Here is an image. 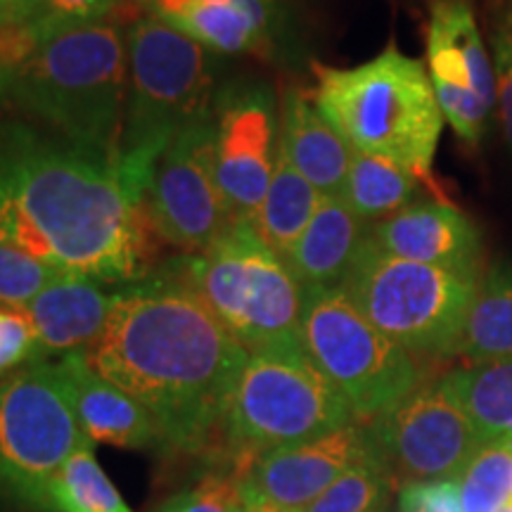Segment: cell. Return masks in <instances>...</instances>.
I'll list each match as a JSON object with an SVG mask.
<instances>
[{
  "label": "cell",
  "instance_id": "cell-37",
  "mask_svg": "<svg viewBox=\"0 0 512 512\" xmlns=\"http://www.w3.org/2000/svg\"><path fill=\"white\" fill-rule=\"evenodd\" d=\"M498 512H512V498H510V503H505V505H503V508H501V510H498Z\"/></svg>",
  "mask_w": 512,
  "mask_h": 512
},
{
  "label": "cell",
  "instance_id": "cell-29",
  "mask_svg": "<svg viewBox=\"0 0 512 512\" xmlns=\"http://www.w3.org/2000/svg\"><path fill=\"white\" fill-rule=\"evenodd\" d=\"M117 5L119 0H12L0 24L27 27L41 43L60 31L98 24Z\"/></svg>",
  "mask_w": 512,
  "mask_h": 512
},
{
  "label": "cell",
  "instance_id": "cell-38",
  "mask_svg": "<svg viewBox=\"0 0 512 512\" xmlns=\"http://www.w3.org/2000/svg\"><path fill=\"white\" fill-rule=\"evenodd\" d=\"M389 510V505H382V508H377V510H373V512H387Z\"/></svg>",
  "mask_w": 512,
  "mask_h": 512
},
{
  "label": "cell",
  "instance_id": "cell-14",
  "mask_svg": "<svg viewBox=\"0 0 512 512\" xmlns=\"http://www.w3.org/2000/svg\"><path fill=\"white\" fill-rule=\"evenodd\" d=\"M427 72L446 124L465 143H482L498 114V95L494 62L467 0H434Z\"/></svg>",
  "mask_w": 512,
  "mask_h": 512
},
{
  "label": "cell",
  "instance_id": "cell-25",
  "mask_svg": "<svg viewBox=\"0 0 512 512\" xmlns=\"http://www.w3.org/2000/svg\"><path fill=\"white\" fill-rule=\"evenodd\" d=\"M420 178L387 157L354 150L342 197L363 221H384L411 207Z\"/></svg>",
  "mask_w": 512,
  "mask_h": 512
},
{
  "label": "cell",
  "instance_id": "cell-3",
  "mask_svg": "<svg viewBox=\"0 0 512 512\" xmlns=\"http://www.w3.org/2000/svg\"><path fill=\"white\" fill-rule=\"evenodd\" d=\"M313 74L318 110L354 150L392 159L432 185L444 114L425 62L389 43L358 67L316 64Z\"/></svg>",
  "mask_w": 512,
  "mask_h": 512
},
{
  "label": "cell",
  "instance_id": "cell-1",
  "mask_svg": "<svg viewBox=\"0 0 512 512\" xmlns=\"http://www.w3.org/2000/svg\"><path fill=\"white\" fill-rule=\"evenodd\" d=\"M83 356L143 403L164 446L226 456L223 422L249 351L181 280L159 275L114 292L105 330Z\"/></svg>",
  "mask_w": 512,
  "mask_h": 512
},
{
  "label": "cell",
  "instance_id": "cell-5",
  "mask_svg": "<svg viewBox=\"0 0 512 512\" xmlns=\"http://www.w3.org/2000/svg\"><path fill=\"white\" fill-rule=\"evenodd\" d=\"M126 50L128 91L117 166L143 207L157 159L183 128L209 114L214 69L207 48L157 17L131 24Z\"/></svg>",
  "mask_w": 512,
  "mask_h": 512
},
{
  "label": "cell",
  "instance_id": "cell-31",
  "mask_svg": "<svg viewBox=\"0 0 512 512\" xmlns=\"http://www.w3.org/2000/svg\"><path fill=\"white\" fill-rule=\"evenodd\" d=\"M62 273L69 271L36 259L8 242H0V304L3 306L22 309Z\"/></svg>",
  "mask_w": 512,
  "mask_h": 512
},
{
  "label": "cell",
  "instance_id": "cell-12",
  "mask_svg": "<svg viewBox=\"0 0 512 512\" xmlns=\"http://www.w3.org/2000/svg\"><path fill=\"white\" fill-rule=\"evenodd\" d=\"M370 427L394 486L458 479L484 446L444 377L422 382Z\"/></svg>",
  "mask_w": 512,
  "mask_h": 512
},
{
  "label": "cell",
  "instance_id": "cell-7",
  "mask_svg": "<svg viewBox=\"0 0 512 512\" xmlns=\"http://www.w3.org/2000/svg\"><path fill=\"white\" fill-rule=\"evenodd\" d=\"M354 420L347 399L304 347L256 351L228 401L226 458L254 467L273 448L323 437Z\"/></svg>",
  "mask_w": 512,
  "mask_h": 512
},
{
  "label": "cell",
  "instance_id": "cell-33",
  "mask_svg": "<svg viewBox=\"0 0 512 512\" xmlns=\"http://www.w3.org/2000/svg\"><path fill=\"white\" fill-rule=\"evenodd\" d=\"M43 349L36 330L22 309H0V375L41 361Z\"/></svg>",
  "mask_w": 512,
  "mask_h": 512
},
{
  "label": "cell",
  "instance_id": "cell-10",
  "mask_svg": "<svg viewBox=\"0 0 512 512\" xmlns=\"http://www.w3.org/2000/svg\"><path fill=\"white\" fill-rule=\"evenodd\" d=\"M83 444L55 363L34 361L0 375V494L46 512L48 486Z\"/></svg>",
  "mask_w": 512,
  "mask_h": 512
},
{
  "label": "cell",
  "instance_id": "cell-26",
  "mask_svg": "<svg viewBox=\"0 0 512 512\" xmlns=\"http://www.w3.org/2000/svg\"><path fill=\"white\" fill-rule=\"evenodd\" d=\"M46 512H133L95 460L93 444L67 458L48 486Z\"/></svg>",
  "mask_w": 512,
  "mask_h": 512
},
{
  "label": "cell",
  "instance_id": "cell-9",
  "mask_svg": "<svg viewBox=\"0 0 512 512\" xmlns=\"http://www.w3.org/2000/svg\"><path fill=\"white\" fill-rule=\"evenodd\" d=\"M302 347L361 422L392 411L425 382L415 354L377 330L342 285L306 290Z\"/></svg>",
  "mask_w": 512,
  "mask_h": 512
},
{
  "label": "cell",
  "instance_id": "cell-36",
  "mask_svg": "<svg viewBox=\"0 0 512 512\" xmlns=\"http://www.w3.org/2000/svg\"><path fill=\"white\" fill-rule=\"evenodd\" d=\"M10 3L12 0H0V19H3V15H5V10L10 8Z\"/></svg>",
  "mask_w": 512,
  "mask_h": 512
},
{
  "label": "cell",
  "instance_id": "cell-22",
  "mask_svg": "<svg viewBox=\"0 0 512 512\" xmlns=\"http://www.w3.org/2000/svg\"><path fill=\"white\" fill-rule=\"evenodd\" d=\"M453 356L467 366L512 358V261L482 273Z\"/></svg>",
  "mask_w": 512,
  "mask_h": 512
},
{
  "label": "cell",
  "instance_id": "cell-27",
  "mask_svg": "<svg viewBox=\"0 0 512 512\" xmlns=\"http://www.w3.org/2000/svg\"><path fill=\"white\" fill-rule=\"evenodd\" d=\"M392 489L394 479L389 475L380 448L375 446L302 512H373L389 505Z\"/></svg>",
  "mask_w": 512,
  "mask_h": 512
},
{
  "label": "cell",
  "instance_id": "cell-32",
  "mask_svg": "<svg viewBox=\"0 0 512 512\" xmlns=\"http://www.w3.org/2000/svg\"><path fill=\"white\" fill-rule=\"evenodd\" d=\"M489 46L496 76L498 121L512 155V0H489Z\"/></svg>",
  "mask_w": 512,
  "mask_h": 512
},
{
  "label": "cell",
  "instance_id": "cell-4",
  "mask_svg": "<svg viewBox=\"0 0 512 512\" xmlns=\"http://www.w3.org/2000/svg\"><path fill=\"white\" fill-rule=\"evenodd\" d=\"M128 91V50L112 24L43 38L8 93L72 143L117 159Z\"/></svg>",
  "mask_w": 512,
  "mask_h": 512
},
{
  "label": "cell",
  "instance_id": "cell-30",
  "mask_svg": "<svg viewBox=\"0 0 512 512\" xmlns=\"http://www.w3.org/2000/svg\"><path fill=\"white\" fill-rule=\"evenodd\" d=\"M252 467L230 458L228 467L207 472L192 489L166 501L162 512H242L247 505V475Z\"/></svg>",
  "mask_w": 512,
  "mask_h": 512
},
{
  "label": "cell",
  "instance_id": "cell-18",
  "mask_svg": "<svg viewBox=\"0 0 512 512\" xmlns=\"http://www.w3.org/2000/svg\"><path fill=\"white\" fill-rule=\"evenodd\" d=\"M114 306V294L81 273H62L22 311L34 325L43 354L86 351L102 335Z\"/></svg>",
  "mask_w": 512,
  "mask_h": 512
},
{
  "label": "cell",
  "instance_id": "cell-6",
  "mask_svg": "<svg viewBox=\"0 0 512 512\" xmlns=\"http://www.w3.org/2000/svg\"><path fill=\"white\" fill-rule=\"evenodd\" d=\"M249 354L302 347L306 290L256 235L252 223H233L214 245L171 266Z\"/></svg>",
  "mask_w": 512,
  "mask_h": 512
},
{
  "label": "cell",
  "instance_id": "cell-24",
  "mask_svg": "<svg viewBox=\"0 0 512 512\" xmlns=\"http://www.w3.org/2000/svg\"><path fill=\"white\" fill-rule=\"evenodd\" d=\"M484 444L512 437V358L463 366L444 375Z\"/></svg>",
  "mask_w": 512,
  "mask_h": 512
},
{
  "label": "cell",
  "instance_id": "cell-15",
  "mask_svg": "<svg viewBox=\"0 0 512 512\" xmlns=\"http://www.w3.org/2000/svg\"><path fill=\"white\" fill-rule=\"evenodd\" d=\"M377 446L370 422L354 420L323 437L273 448L247 475V498H259L285 512H302Z\"/></svg>",
  "mask_w": 512,
  "mask_h": 512
},
{
  "label": "cell",
  "instance_id": "cell-2",
  "mask_svg": "<svg viewBox=\"0 0 512 512\" xmlns=\"http://www.w3.org/2000/svg\"><path fill=\"white\" fill-rule=\"evenodd\" d=\"M117 159L0 124V242L102 285L145 280L152 245Z\"/></svg>",
  "mask_w": 512,
  "mask_h": 512
},
{
  "label": "cell",
  "instance_id": "cell-17",
  "mask_svg": "<svg viewBox=\"0 0 512 512\" xmlns=\"http://www.w3.org/2000/svg\"><path fill=\"white\" fill-rule=\"evenodd\" d=\"M55 366L76 420L93 444H110L117 448L164 446L162 432L152 413L143 403L95 373L88 366L83 351H69Z\"/></svg>",
  "mask_w": 512,
  "mask_h": 512
},
{
  "label": "cell",
  "instance_id": "cell-20",
  "mask_svg": "<svg viewBox=\"0 0 512 512\" xmlns=\"http://www.w3.org/2000/svg\"><path fill=\"white\" fill-rule=\"evenodd\" d=\"M280 140L294 169L320 195H342L354 147L323 117L316 98L297 86L285 95Z\"/></svg>",
  "mask_w": 512,
  "mask_h": 512
},
{
  "label": "cell",
  "instance_id": "cell-19",
  "mask_svg": "<svg viewBox=\"0 0 512 512\" xmlns=\"http://www.w3.org/2000/svg\"><path fill=\"white\" fill-rule=\"evenodd\" d=\"M370 228L342 195H323L302 238L285 256V264L304 290L339 287L368 242Z\"/></svg>",
  "mask_w": 512,
  "mask_h": 512
},
{
  "label": "cell",
  "instance_id": "cell-8",
  "mask_svg": "<svg viewBox=\"0 0 512 512\" xmlns=\"http://www.w3.org/2000/svg\"><path fill=\"white\" fill-rule=\"evenodd\" d=\"M479 280L475 271L399 259L368 238L342 287L363 316L406 351L453 356Z\"/></svg>",
  "mask_w": 512,
  "mask_h": 512
},
{
  "label": "cell",
  "instance_id": "cell-34",
  "mask_svg": "<svg viewBox=\"0 0 512 512\" xmlns=\"http://www.w3.org/2000/svg\"><path fill=\"white\" fill-rule=\"evenodd\" d=\"M396 512H463L458 479L403 484Z\"/></svg>",
  "mask_w": 512,
  "mask_h": 512
},
{
  "label": "cell",
  "instance_id": "cell-28",
  "mask_svg": "<svg viewBox=\"0 0 512 512\" xmlns=\"http://www.w3.org/2000/svg\"><path fill=\"white\" fill-rule=\"evenodd\" d=\"M463 512H498L512 498V444L491 441L479 448L458 477Z\"/></svg>",
  "mask_w": 512,
  "mask_h": 512
},
{
  "label": "cell",
  "instance_id": "cell-21",
  "mask_svg": "<svg viewBox=\"0 0 512 512\" xmlns=\"http://www.w3.org/2000/svg\"><path fill=\"white\" fill-rule=\"evenodd\" d=\"M162 19L216 53L271 55L273 34L235 0H143Z\"/></svg>",
  "mask_w": 512,
  "mask_h": 512
},
{
  "label": "cell",
  "instance_id": "cell-23",
  "mask_svg": "<svg viewBox=\"0 0 512 512\" xmlns=\"http://www.w3.org/2000/svg\"><path fill=\"white\" fill-rule=\"evenodd\" d=\"M320 197L323 195L294 169L283 147V140H280L271 183H268L264 202H261L259 211L252 219L256 235L280 259H285L294 242L302 238L313 214H316Z\"/></svg>",
  "mask_w": 512,
  "mask_h": 512
},
{
  "label": "cell",
  "instance_id": "cell-11",
  "mask_svg": "<svg viewBox=\"0 0 512 512\" xmlns=\"http://www.w3.org/2000/svg\"><path fill=\"white\" fill-rule=\"evenodd\" d=\"M147 226L164 242L200 254L233 226L216 181L211 110L183 128L157 159L143 197Z\"/></svg>",
  "mask_w": 512,
  "mask_h": 512
},
{
  "label": "cell",
  "instance_id": "cell-13",
  "mask_svg": "<svg viewBox=\"0 0 512 512\" xmlns=\"http://www.w3.org/2000/svg\"><path fill=\"white\" fill-rule=\"evenodd\" d=\"M216 181L233 223H252L271 183L278 155V107L264 81L238 79L211 100Z\"/></svg>",
  "mask_w": 512,
  "mask_h": 512
},
{
  "label": "cell",
  "instance_id": "cell-35",
  "mask_svg": "<svg viewBox=\"0 0 512 512\" xmlns=\"http://www.w3.org/2000/svg\"><path fill=\"white\" fill-rule=\"evenodd\" d=\"M242 512H285V510L275 508V505L266 501H259V498H247V505Z\"/></svg>",
  "mask_w": 512,
  "mask_h": 512
},
{
  "label": "cell",
  "instance_id": "cell-16",
  "mask_svg": "<svg viewBox=\"0 0 512 512\" xmlns=\"http://www.w3.org/2000/svg\"><path fill=\"white\" fill-rule=\"evenodd\" d=\"M370 240L399 259L482 273V233L470 216L446 202H413L377 221Z\"/></svg>",
  "mask_w": 512,
  "mask_h": 512
}]
</instances>
